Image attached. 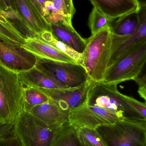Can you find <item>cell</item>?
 Returning <instances> with one entry per match:
<instances>
[{"mask_svg": "<svg viewBox=\"0 0 146 146\" xmlns=\"http://www.w3.org/2000/svg\"><path fill=\"white\" fill-rule=\"evenodd\" d=\"M112 37L110 27H107L86 39L83 66L94 82L103 81L111 54Z\"/></svg>", "mask_w": 146, "mask_h": 146, "instance_id": "1", "label": "cell"}, {"mask_svg": "<svg viewBox=\"0 0 146 146\" xmlns=\"http://www.w3.org/2000/svg\"><path fill=\"white\" fill-rule=\"evenodd\" d=\"M117 85L93 82L88 90L85 104L107 109L122 119L146 120L122 97L118 91Z\"/></svg>", "mask_w": 146, "mask_h": 146, "instance_id": "2", "label": "cell"}, {"mask_svg": "<svg viewBox=\"0 0 146 146\" xmlns=\"http://www.w3.org/2000/svg\"><path fill=\"white\" fill-rule=\"evenodd\" d=\"M96 129L108 146H146V120L124 119Z\"/></svg>", "mask_w": 146, "mask_h": 146, "instance_id": "3", "label": "cell"}, {"mask_svg": "<svg viewBox=\"0 0 146 146\" xmlns=\"http://www.w3.org/2000/svg\"><path fill=\"white\" fill-rule=\"evenodd\" d=\"M24 88L18 73L0 64V117L3 123L14 122L22 110Z\"/></svg>", "mask_w": 146, "mask_h": 146, "instance_id": "4", "label": "cell"}, {"mask_svg": "<svg viewBox=\"0 0 146 146\" xmlns=\"http://www.w3.org/2000/svg\"><path fill=\"white\" fill-rule=\"evenodd\" d=\"M56 130L21 110L14 121L13 134L23 146H49Z\"/></svg>", "mask_w": 146, "mask_h": 146, "instance_id": "5", "label": "cell"}, {"mask_svg": "<svg viewBox=\"0 0 146 146\" xmlns=\"http://www.w3.org/2000/svg\"><path fill=\"white\" fill-rule=\"evenodd\" d=\"M35 66L67 88L79 87L90 79L84 67L78 63L37 57Z\"/></svg>", "mask_w": 146, "mask_h": 146, "instance_id": "6", "label": "cell"}, {"mask_svg": "<svg viewBox=\"0 0 146 146\" xmlns=\"http://www.w3.org/2000/svg\"><path fill=\"white\" fill-rule=\"evenodd\" d=\"M146 62V42L107 68L103 82L118 84L140 75Z\"/></svg>", "mask_w": 146, "mask_h": 146, "instance_id": "7", "label": "cell"}, {"mask_svg": "<svg viewBox=\"0 0 146 146\" xmlns=\"http://www.w3.org/2000/svg\"><path fill=\"white\" fill-rule=\"evenodd\" d=\"M123 120L115 113L98 106H90L85 103L71 110L68 123L76 129L81 128L96 129L105 124H112Z\"/></svg>", "mask_w": 146, "mask_h": 146, "instance_id": "8", "label": "cell"}, {"mask_svg": "<svg viewBox=\"0 0 146 146\" xmlns=\"http://www.w3.org/2000/svg\"><path fill=\"white\" fill-rule=\"evenodd\" d=\"M139 13V25L134 33L124 36L112 35L111 54L108 68L146 42V6L140 7Z\"/></svg>", "mask_w": 146, "mask_h": 146, "instance_id": "9", "label": "cell"}, {"mask_svg": "<svg viewBox=\"0 0 146 146\" xmlns=\"http://www.w3.org/2000/svg\"><path fill=\"white\" fill-rule=\"evenodd\" d=\"M37 62L36 56L21 44L0 36V64L18 73L30 70Z\"/></svg>", "mask_w": 146, "mask_h": 146, "instance_id": "10", "label": "cell"}, {"mask_svg": "<svg viewBox=\"0 0 146 146\" xmlns=\"http://www.w3.org/2000/svg\"><path fill=\"white\" fill-rule=\"evenodd\" d=\"M69 111L59 102L50 99L48 102L32 107L27 112L51 128L57 129L68 123Z\"/></svg>", "mask_w": 146, "mask_h": 146, "instance_id": "11", "label": "cell"}, {"mask_svg": "<svg viewBox=\"0 0 146 146\" xmlns=\"http://www.w3.org/2000/svg\"><path fill=\"white\" fill-rule=\"evenodd\" d=\"M93 82L90 79L82 86L75 88H37L50 98L61 104L64 108L70 111L85 103L88 90Z\"/></svg>", "mask_w": 146, "mask_h": 146, "instance_id": "12", "label": "cell"}, {"mask_svg": "<svg viewBox=\"0 0 146 146\" xmlns=\"http://www.w3.org/2000/svg\"><path fill=\"white\" fill-rule=\"evenodd\" d=\"M22 48L37 57L49 59L56 61L78 63L67 55L39 38L38 37H27ZM79 64V63H78Z\"/></svg>", "mask_w": 146, "mask_h": 146, "instance_id": "13", "label": "cell"}, {"mask_svg": "<svg viewBox=\"0 0 146 146\" xmlns=\"http://www.w3.org/2000/svg\"><path fill=\"white\" fill-rule=\"evenodd\" d=\"M27 29L35 36L45 31H51V25L39 15L29 0H15Z\"/></svg>", "mask_w": 146, "mask_h": 146, "instance_id": "14", "label": "cell"}, {"mask_svg": "<svg viewBox=\"0 0 146 146\" xmlns=\"http://www.w3.org/2000/svg\"><path fill=\"white\" fill-rule=\"evenodd\" d=\"M94 8L111 20L120 18L135 11L140 7L130 0H90Z\"/></svg>", "mask_w": 146, "mask_h": 146, "instance_id": "15", "label": "cell"}, {"mask_svg": "<svg viewBox=\"0 0 146 146\" xmlns=\"http://www.w3.org/2000/svg\"><path fill=\"white\" fill-rule=\"evenodd\" d=\"M24 87L45 89L67 88L61 83L34 66L30 70L18 73Z\"/></svg>", "mask_w": 146, "mask_h": 146, "instance_id": "16", "label": "cell"}, {"mask_svg": "<svg viewBox=\"0 0 146 146\" xmlns=\"http://www.w3.org/2000/svg\"><path fill=\"white\" fill-rule=\"evenodd\" d=\"M51 32L57 39L78 53L85 52L87 46L86 39L83 38L75 31H73L63 26L51 25Z\"/></svg>", "mask_w": 146, "mask_h": 146, "instance_id": "17", "label": "cell"}, {"mask_svg": "<svg viewBox=\"0 0 146 146\" xmlns=\"http://www.w3.org/2000/svg\"><path fill=\"white\" fill-rule=\"evenodd\" d=\"M139 11H135L122 16L114 24H111L110 29L112 35L124 36L134 33L139 25Z\"/></svg>", "mask_w": 146, "mask_h": 146, "instance_id": "18", "label": "cell"}, {"mask_svg": "<svg viewBox=\"0 0 146 146\" xmlns=\"http://www.w3.org/2000/svg\"><path fill=\"white\" fill-rule=\"evenodd\" d=\"M77 129L68 123L55 131L49 146H80Z\"/></svg>", "mask_w": 146, "mask_h": 146, "instance_id": "19", "label": "cell"}, {"mask_svg": "<svg viewBox=\"0 0 146 146\" xmlns=\"http://www.w3.org/2000/svg\"><path fill=\"white\" fill-rule=\"evenodd\" d=\"M47 43L52 45L62 53L71 57L73 60L77 62L79 64L83 66L84 63V53H78L74 50L67 44L57 39L52 34L51 31H45L37 36Z\"/></svg>", "mask_w": 146, "mask_h": 146, "instance_id": "20", "label": "cell"}, {"mask_svg": "<svg viewBox=\"0 0 146 146\" xmlns=\"http://www.w3.org/2000/svg\"><path fill=\"white\" fill-rule=\"evenodd\" d=\"M53 9L49 15L45 17L46 21L50 25H57L65 27L73 31H75L73 27L72 19L69 17L67 10L60 0H51Z\"/></svg>", "mask_w": 146, "mask_h": 146, "instance_id": "21", "label": "cell"}, {"mask_svg": "<svg viewBox=\"0 0 146 146\" xmlns=\"http://www.w3.org/2000/svg\"><path fill=\"white\" fill-rule=\"evenodd\" d=\"M50 98L38 88L24 87L22 110L27 111L33 106L48 102Z\"/></svg>", "mask_w": 146, "mask_h": 146, "instance_id": "22", "label": "cell"}, {"mask_svg": "<svg viewBox=\"0 0 146 146\" xmlns=\"http://www.w3.org/2000/svg\"><path fill=\"white\" fill-rule=\"evenodd\" d=\"M80 145L85 146H108L96 129L81 128L76 130Z\"/></svg>", "mask_w": 146, "mask_h": 146, "instance_id": "23", "label": "cell"}, {"mask_svg": "<svg viewBox=\"0 0 146 146\" xmlns=\"http://www.w3.org/2000/svg\"><path fill=\"white\" fill-rule=\"evenodd\" d=\"M114 20L107 18L97 9L93 8L88 19V26L92 35L95 34L104 27H110Z\"/></svg>", "mask_w": 146, "mask_h": 146, "instance_id": "24", "label": "cell"}, {"mask_svg": "<svg viewBox=\"0 0 146 146\" xmlns=\"http://www.w3.org/2000/svg\"><path fill=\"white\" fill-rule=\"evenodd\" d=\"M0 36L21 45L24 44L26 38L12 23L6 24L1 21H0Z\"/></svg>", "mask_w": 146, "mask_h": 146, "instance_id": "25", "label": "cell"}, {"mask_svg": "<svg viewBox=\"0 0 146 146\" xmlns=\"http://www.w3.org/2000/svg\"><path fill=\"white\" fill-rule=\"evenodd\" d=\"M0 14L7 19L19 21L22 24V25L25 27L26 29L31 33L25 26L23 18L18 10H15L12 7H10L5 10H0Z\"/></svg>", "mask_w": 146, "mask_h": 146, "instance_id": "26", "label": "cell"}, {"mask_svg": "<svg viewBox=\"0 0 146 146\" xmlns=\"http://www.w3.org/2000/svg\"><path fill=\"white\" fill-rule=\"evenodd\" d=\"M122 97L135 109V110L140 114L145 120H146V103H142L132 97L127 95L122 94Z\"/></svg>", "mask_w": 146, "mask_h": 146, "instance_id": "27", "label": "cell"}, {"mask_svg": "<svg viewBox=\"0 0 146 146\" xmlns=\"http://www.w3.org/2000/svg\"><path fill=\"white\" fill-rule=\"evenodd\" d=\"M0 146H23L18 138L13 134L0 138Z\"/></svg>", "mask_w": 146, "mask_h": 146, "instance_id": "28", "label": "cell"}, {"mask_svg": "<svg viewBox=\"0 0 146 146\" xmlns=\"http://www.w3.org/2000/svg\"><path fill=\"white\" fill-rule=\"evenodd\" d=\"M133 80L136 82L139 85L138 93L140 97L144 99L145 102L146 100V74L141 76L140 75L135 78Z\"/></svg>", "mask_w": 146, "mask_h": 146, "instance_id": "29", "label": "cell"}, {"mask_svg": "<svg viewBox=\"0 0 146 146\" xmlns=\"http://www.w3.org/2000/svg\"><path fill=\"white\" fill-rule=\"evenodd\" d=\"M14 122L0 125V138L13 133Z\"/></svg>", "mask_w": 146, "mask_h": 146, "instance_id": "30", "label": "cell"}, {"mask_svg": "<svg viewBox=\"0 0 146 146\" xmlns=\"http://www.w3.org/2000/svg\"><path fill=\"white\" fill-rule=\"evenodd\" d=\"M60 1L61 2L64 8L67 10L69 17L72 19L76 12V9L74 6L73 0H60Z\"/></svg>", "mask_w": 146, "mask_h": 146, "instance_id": "31", "label": "cell"}, {"mask_svg": "<svg viewBox=\"0 0 146 146\" xmlns=\"http://www.w3.org/2000/svg\"><path fill=\"white\" fill-rule=\"evenodd\" d=\"M53 9V4L51 0L45 2L43 8V16L45 18L49 15Z\"/></svg>", "mask_w": 146, "mask_h": 146, "instance_id": "32", "label": "cell"}, {"mask_svg": "<svg viewBox=\"0 0 146 146\" xmlns=\"http://www.w3.org/2000/svg\"><path fill=\"white\" fill-rule=\"evenodd\" d=\"M29 1L31 3L39 15L42 17H44L43 16L42 7L38 1L37 0H29Z\"/></svg>", "mask_w": 146, "mask_h": 146, "instance_id": "33", "label": "cell"}, {"mask_svg": "<svg viewBox=\"0 0 146 146\" xmlns=\"http://www.w3.org/2000/svg\"><path fill=\"white\" fill-rule=\"evenodd\" d=\"M0 21L2 22V23H4V24H10V23H11L9 21L5 19L3 16H2L1 14H0Z\"/></svg>", "mask_w": 146, "mask_h": 146, "instance_id": "34", "label": "cell"}, {"mask_svg": "<svg viewBox=\"0 0 146 146\" xmlns=\"http://www.w3.org/2000/svg\"><path fill=\"white\" fill-rule=\"evenodd\" d=\"M5 6H6L7 9L10 7H12V4H11V0H3Z\"/></svg>", "mask_w": 146, "mask_h": 146, "instance_id": "35", "label": "cell"}, {"mask_svg": "<svg viewBox=\"0 0 146 146\" xmlns=\"http://www.w3.org/2000/svg\"><path fill=\"white\" fill-rule=\"evenodd\" d=\"M140 7L146 6V0H136Z\"/></svg>", "mask_w": 146, "mask_h": 146, "instance_id": "36", "label": "cell"}, {"mask_svg": "<svg viewBox=\"0 0 146 146\" xmlns=\"http://www.w3.org/2000/svg\"><path fill=\"white\" fill-rule=\"evenodd\" d=\"M7 9L3 0H0V10H5Z\"/></svg>", "mask_w": 146, "mask_h": 146, "instance_id": "37", "label": "cell"}, {"mask_svg": "<svg viewBox=\"0 0 146 146\" xmlns=\"http://www.w3.org/2000/svg\"><path fill=\"white\" fill-rule=\"evenodd\" d=\"M40 3L41 5V7H42V9H43V7L44 3H45V2L48 1H50V0H37Z\"/></svg>", "mask_w": 146, "mask_h": 146, "instance_id": "38", "label": "cell"}, {"mask_svg": "<svg viewBox=\"0 0 146 146\" xmlns=\"http://www.w3.org/2000/svg\"><path fill=\"white\" fill-rule=\"evenodd\" d=\"M131 1L133 2L134 3H136V4H138L139 5V4H138V2H137V1L136 0H130Z\"/></svg>", "mask_w": 146, "mask_h": 146, "instance_id": "39", "label": "cell"}, {"mask_svg": "<svg viewBox=\"0 0 146 146\" xmlns=\"http://www.w3.org/2000/svg\"><path fill=\"white\" fill-rule=\"evenodd\" d=\"M2 122L1 120V117H0V125L1 124H2Z\"/></svg>", "mask_w": 146, "mask_h": 146, "instance_id": "40", "label": "cell"}, {"mask_svg": "<svg viewBox=\"0 0 146 146\" xmlns=\"http://www.w3.org/2000/svg\"><path fill=\"white\" fill-rule=\"evenodd\" d=\"M80 146H85L81 145H80Z\"/></svg>", "mask_w": 146, "mask_h": 146, "instance_id": "41", "label": "cell"}]
</instances>
